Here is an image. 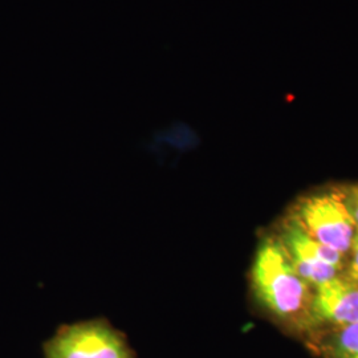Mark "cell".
Instances as JSON below:
<instances>
[{
    "label": "cell",
    "mask_w": 358,
    "mask_h": 358,
    "mask_svg": "<svg viewBox=\"0 0 358 358\" xmlns=\"http://www.w3.org/2000/svg\"><path fill=\"white\" fill-rule=\"evenodd\" d=\"M289 215L310 238L348 260L357 227L340 187L304 195Z\"/></svg>",
    "instance_id": "2"
},
{
    "label": "cell",
    "mask_w": 358,
    "mask_h": 358,
    "mask_svg": "<svg viewBox=\"0 0 358 358\" xmlns=\"http://www.w3.org/2000/svg\"><path fill=\"white\" fill-rule=\"evenodd\" d=\"M45 358H136L122 333L109 322L90 320L65 325L44 345Z\"/></svg>",
    "instance_id": "3"
},
{
    "label": "cell",
    "mask_w": 358,
    "mask_h": 358,
    "mask_svg": "<svg viewBox=\"0 0 358 358\" xmlns=\"http://www.w3.org/2000/svg\"><path fill=\"white\" fill-rule=\"evenodd\" d=\"M345 273L348 278H350L352 280L358 282V231L353 239L350 252L348 256V262H346Z\"/></svg>",
    "instance_id": "8"
},
{
    "label": "cell",
    "mask_w": 358,
    "mask_h": 358,
    "mask_svg": "<svg viewBox=\"0 0 358 358\" xmlns=\"http://www.w3.org/2000/svg\"><path fill=\"white\" fill-rule=\"evenodd\" d=\"M276 238L296 272L316 288L345 272V257L310 238L289 214L279 223Z\"/></svg>",
    "instance_id": "4"
},
{
    "label": "cell",
    "mask_w": 358,
    "mask_h": 358,
    "mask_svg": "<svg viewBox=\"0 0 358 358\" xmlns=\"http://www.w3.org/2000/svg\"><path fill=\"white\" fill-rule=\"evenodd\" d=\"M303 343L316 358H358V322L315 333Z\"/></svg>",
    "instance_id": "6"
},
{
    "label": "cell",
    "mask_w": 358,
    "mask_h": 358,
    "mask_svg": "<svg viewBox=\"0 0 358 358\" xmlns=\"http://www.w3.org/2000/svg\"><path fill=\"white\" fill-rule=\"evenodd\" d=\"M358 322V282L341 273L313 288L307 333L324 332Z\"/></svg>",
    "instance_id": "5"
},
{
    "label": "cell",
    "mask_w": 358,
    "mask_h": 358,
    "mask_svg": "<svg viewBox=\"0 0 358 358\" xmlns=\"http://www.w3.org/2000/svg\"><path fill=\"white\" fill-rule=\"evenodd\" d=\"M344 201H345L346 207L350 213V215L355 220V224L358 231V185H350V186H343L340 187Z\"/></svg>",
    "instance_id": "7"
},
{
    "label": "cell",
    "mask_w": 358,
    "mask_h": 358,
    "mask_svg": "<svg viewBox=\"0 0 358 358\" xmlns=\"http://www.w3.org/2000/svg\"><path fill=\"white\" fill-rule=\"evenodd\" d=\"M250 282L255 303L263 313L284 332L303 340L313 287L296 272L275 232L263 235L257 244Z\"/></svg>",
    "instance_id": "1"
}]
</instances>
